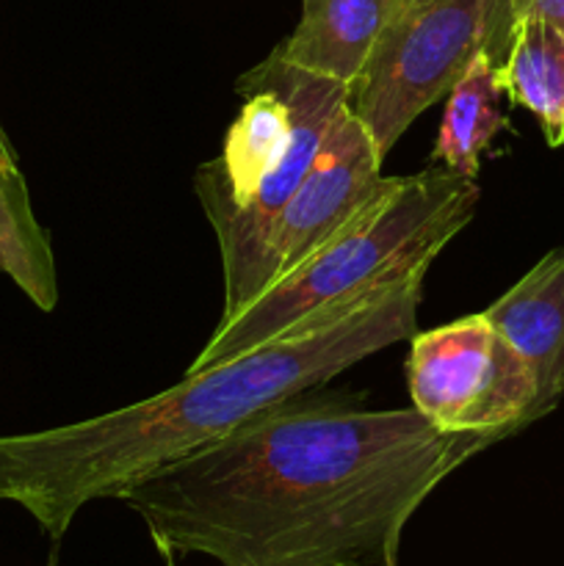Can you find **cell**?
Segmentation results:
<instances>
[{"mask_svg": "<svg viewBox=\"0 0 564 566\" xmlns=\"http://www.w3.org/2000/svg\"><path fill=\"white\" fill-rule=\"evenodd\" d=\"M501 64L479 55L446 94V114L435 142V160L457 175H479V158L506 125L501 114Z\"/></svg>", "mask_w": 564, "mask_h": 566, "instance_id": "11", "label": "cell"}, {"mask_svg": "<svg viewBox=\"0 0 564 566\" xmlns=\"http://www.w3.org/2000/svg\"><path fill=\"white\" fill-rule=\"evenodd\" d=\"M495 434L440 431L415 407L310 390L160 468L116 501L166 558L221 566H396L420 503Z\"/></svg>", "mask_w": 564, "mask_h": 566, "instance_id": "1", "label": "cell"}, {"mask_svg": "<svg viewBox=\"0 0 564 566\" xmlns=\"http://www.w3.org/2000/svg\"><path fill=\"white\" fill-rule=\"evenodd\" d=\"M236 92L243 105L224 149L194 175L221 254L219 324L269 287L276 221L348 97V86L291 64L276 50L238 77Z\"/></svg>", "mask_w": 564, "mask_h": 566, "instance_id": "4", "label": "cell"}, {"mask_svg": "<svg viewBox=\"0 0 564 566\" xmlns=\"http://www.w3.org/2000/svg\"><path fill=\"white\" fill-rule=\"evenodd\" d=\"M407 385L412 407L440 431L506 440L531 426L534 374L481 313L415 332Z\"/></svg>", "mask_w": 564, "mask_h": 566, "instance_id": "6", "label": "cell"}, {"mask_svg": "<svg viewBox=\"0 0 564 566\" xmlns=\"http://www.w3.org/2000/svg\"><path fill=\"white\" fill-rule=\"evenodd\" d=\"M0 274L36 304L53 313L59 304V271L48 230L33 213L28 182L20 169L0 164Z\"/></svg>", "mask_w": 564, "mask_h": 566, "instance_id": "12", "label": "cell"}, {"mask_svg": "<svg viewBox=\"0 0 564 566\" xmlns=\"http://www.w3.org/2000/svg\"><path fill=\"white\" fill-rule=\"evenodd\" d=\"M424 276L396 282L343 313L186 374L164 392L77 423L0 437V501L25 509L61 539L83 506L119 497L144 475L180 462L243 423L318 390L418 326Z\"/></svg>", "mask_w": 564, "mask_h": 566, "instance_id": "2", "label": "cell"}, {"mask_svg": "<svg viewBox=\"0 0 564 566\" xmlns=\"http://www.w3.org/2000/svg\"><path fill=\"white\" fill-rule=\"evenodd\" d=\"M479 199L476 177L448 169L387 177L382 191L318 252L230 321L216 324L186 374L230 363L343 313L396 282L426 274L446 243L470 224Z\"/></svg>", "mask_w": 564, "mask_h": 566, "instance_id": "3", "label": "cell"}, {"mask_svg": "<svg viewBox=\"0 0 564 566\" xmlns=\"http://www.w3.org/2000/svg\"><path fill=\"white\" fill-rule=\"evenodd\" d=\"M518 22L512 0H393L363 72L348 86V114L385 158L479 55L506 61Z\"/></svg>", "mask_w": 564, "mask_h": 566, "instance_id": "5", "label": "cell"}, {"mask_svg": "<svg viewBox=\"0 0 564 566\" xmlns=\"http://www.w3.org/2000/svg\"><path fill=\"white\" fill-rule=\"evenodd\" d=\"M0 164L9 166V169H20V155H17L14 144H11L9 133H6L3 119H0Z\"/></svg>", "mask_w": 564, "mask_h": 566, "instance_id": "14", "label": "cell"}, {"mask_svg": "<svg viewBox=\"0 0 564 566\" xmlns=\"http://www.w3.org/2000/svg\"><path fill=\"white\" fill-rule=\"evenodd\" d=\"M512 3L514 11H518V20L534 14L553 22V25L564 28V0H512Z\"/></svg>", "mask_w": 564, "mask_h": 566, "instance_id": "13", "label": "cell"}, {"mask_svg": "<svg viewBox=\"0 0 564 566\" xmlns=\"http://www.w3.org/2000/svg\"><path fill=\"white\" fill-rule=\"evenodd\" d=\"M166 566H175V562H171V558H169V562H166Z\"/></svg>", "mask_w": 564, "mask_h": 566, "instance_id": "15", "label": "cell"}, {"mask_svg": "<svg viewBox=\"0 0 564 566\" xmlns=\"http://www.w3.org/2000/svg\"><path fill=\"white\" fill-rule=\"evenodd\" d=\"M393 0H302V17L276 53L302 70L352 86L363 72Z\"/></svg>", "mask_w": 564, "mask_h": 566, "instance_id": "9", "label": "cell"}, {"mask_svg": "<svg viewBox=\"0 0 564 566\" xmlns=\"http://www.w3.org/2000/svg\"><path fill=\"white\" fill-rule=\"evenodd\" d=\"M382 160L368 130L343 108L276 221L269 285L318 252L382 191Z\"/></svg>", "mask_w": 564, "mask_h": 566, "instance_id": "7", "label": "cell"}, {"mask_svg": "<svg viewBox=\"0 0 564 566\" xmlns=\"http://www.w3.org/2000/svg\"><path fill=\"white\" fill-rule=\"evenodd\" d=\"M481 315L506 337L534 374L531 423H536L551 415L564 396V247L551 249Z\"/></svg>", "mask_w": 564, "mask_h": 566, "instance_id": "8", "label": "cell"}, {"mask_svg": "<svg viewBox=\"0 0 564 566\" xmlns=\"http://www.w3.org/2000/svg\"><path fill=\"white\" fill-rule=\"evenodd\" d=\"M501 86L514 105L540 119L551 147H564V28L523 17L501 64Z\"/></svg>", "mask_w": 564, "mask_h": 566, "instance_id": "10", "label": "cell"}]
</instances>
